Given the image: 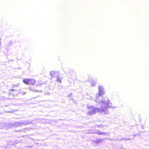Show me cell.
Segmentation results:
<instances>
[{
	"label": "cell",
	"instance_id": "1",
	"mask_svg": "<svg viewBox=\"0 0 149 149\" xmlns=\"http://www.w3.org/2000/svg\"><path fill=\"white\" fill-rule=\"evenodd\" d=\"M23 81L26 84L29 85H34L36 82L35 80H33V79H25V80H24Z\"/></svg>",
	"mask_w": 149,
	"mask_h": 149
}]
</instances>
